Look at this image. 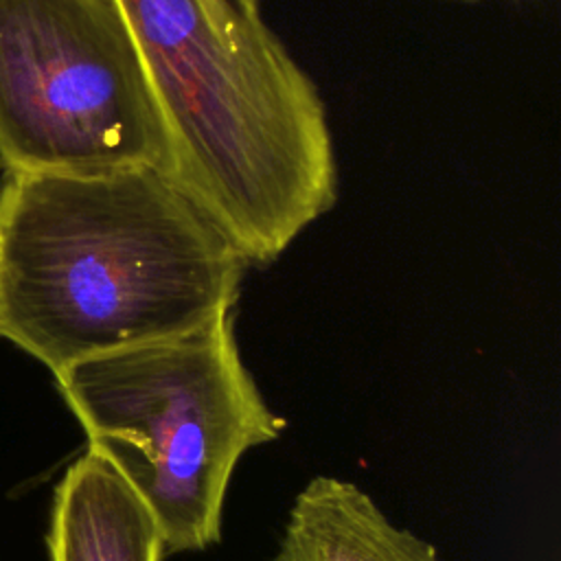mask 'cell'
<instances>
[{
  "instance_id": "cell-5",
  "label": "cell",
  "mask_w": 561,
  "mask_h": 561,
  "mask_svg": "<svg viewBox=\"0 0 561 561\" xmlns=\"http://www.w3.org/2000/svg\"><path fill=\"white\" fill-rule=\"evenodd\" d=\"M53 561H162L158 519L94 445H88L57 486L50 522Z\"/></svg>"
},
{
  "instance_id": "cell-2",
  "label": "cell",
  "mask_w": 561,
  "mask_h": 561,
  "mask_svg": "<svg viewBox=\"0 0 561 561\" xmlns=\"http://www.w3.org/2000/svg\"><path fill=\"white\" fill-rule=\"evenodd\" d=\"M162 112L171 178L248 263L337 202L327 110L261 0H116Z\"/></svg>"
},
{
  "instance_id": "cell-4",
  "label": "cell",
  "mask_w": 561,
  "mask_h": 561,
  "mask_svg": "<svg viewBox=\"0 0 561 561\" xmlns=\"http://www.w3.org/2000/svg\"><path fill=\"white\" fill-rule=\"evenodd\" d=\"M0 160L171 175L167 125L116 0H0Z\"/></svg>"
},
{
  "instance_id": "cell-7",
  "label": "cell",
  "mask_w": 561,
  "mask_h": 561,
  "mask_svg": "<svg viewBox=\"0 0 561 561\" xmlns=\"http://www.w3.org/2000/svg\"><path fill=\"white\" fill-rule=\"evenodd\" d=\"M445 2H480V0H445Z\"/></svg>"
},
{
  "instance_id": "cell-1",
  "label": "cell",
  "mask_w": 561,
  "mask_h": 561,
  "mask_svg": "<svg viewBox=\"0 0 561 561\" xmlns=\"http://www.w3.org/2000/svg\"><path fill=\"white\" fill-rule=\"evenodd\" d=\"M248 259L164 171H7L0 337L53 375L234 309Z\"/></svg>"
},
{
  "instance_id": "cell-3",
  "label": "cell",
  "mask_w": 561,
  "mask_h": 561,
  "mask_svg": "<svg viewBox=\"0 0 561 561\" xmlns=\"http://www.w3.org/2000/svg\"><path fill=\"white\" fill-rule=\"evenodd\" d=\"M55 379L88 445L158 519L164 557L219 541L237 460L285 427L241 362L234 309L180 335L81 359Z\"/></svg>"
},
{
  "instance_id": "cell-6",
  "label": "cell",
  "mask_w": 561,
  "mask_h": 561,
  "mask_svg": "<svg viewBox=\"0 0 561 561\" xmlns=\"http://www.w3.org/2000/svg\"><path fill=\"white\" fill-rule=\"evenodd\" d=\"M276 561H440L436 550L392 526L357 484L313 478L294 500Z\"/></svg>"
}]
</instances>
